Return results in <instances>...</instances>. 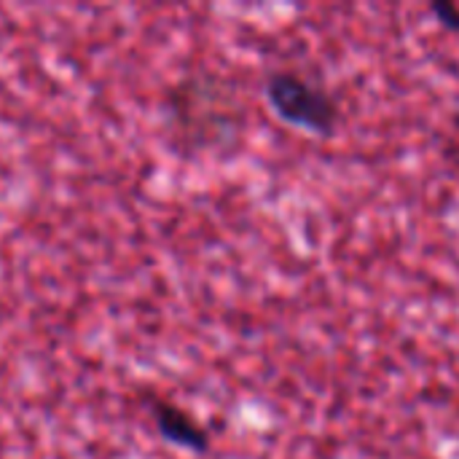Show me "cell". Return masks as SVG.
Instances as JSON below:
<instances>
[{
  "label": "cell",
  "instance_id": "cell-1",
  "mask_svg": "<svg viewBox=\"0 0 459 459\" xmlns=\"http://www.w3.org/2000/svg\"><path fill=\"white\" fill-rule=\"evenodd\" d=\"M169 116L186 145L215 148L242 132V108L234 86L215 73H194L169 91Z\"/></svg>",
  "mask_w": 459,
  "mask_h": 459
},
{
  "label": "cell",
  "instance_id": "cell-3",
  "mask_svg": "<svg viewBox=\"0 0 459 459\" xmlns=\"http://www.w3.org/2000/svg\"><path fill=\"white\" fill-rule=\"evenodd\" d=\"M151 417H153L156 433L167 444H172L178 449H186V452H194V455H207L210 452V446H212L210 430L191 411H186L183 406H178L172 401H153L151 403Z\"/></svg>",
  "mask_w": 459,
  "mask_h": 459
},
{
  "label": "cell",
  "instance_id": "cell-4",
  "mask_svg": "<svg viewBox=\"0 0 459 459\" xmlns=\"http://www.w3.org/2000/svg\"><path fill=\"white\" fill-rule=\"evenodd\" d=\"M430 13L436 16V22H438L446 32L459 35V3H449V0L430 3Z\"/></svg>",
  "mask_w": 459,
  "mask_h": 459
},
{
  "label": "cell",
  "instance_id": "cell-2",
  "mask_svg": "<svg viewBox=\"0 0 459 459\" xmlns=\"http://www.w3.org/2000/svg\"><path fill=\"white\" fill-rule=\"evenodd\" d=\"M264 97L272 113L315 137H331L339 126L342 110L331 91L293 70H277L264 83Z\"/></svg>",
  "mask_w": 459,
  "mask_h": 459
},
{
  "label": "cell",
  "instance_id": "cell-5",
  "mask_svg": "<svg viewBox=\"0 0 459 459\" xmlns=\"http://www.w3.org/2000/svg\"><path fill=\"white\" fill-rule=\"evenodd\" d=\"M455 126H457V129H459V116H455Z\"/></svg>",
  "mask_w": 459,
  "mask_h": 459
}]
</instances>
